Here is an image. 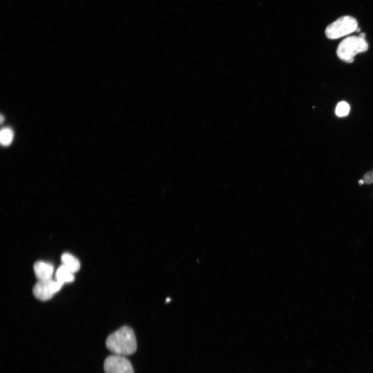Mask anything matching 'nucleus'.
Listing matches in <instances>:
<instances>
[{
  "mask_svg": "<svg viewBox=\"0 0 373 373\" xmlns=\"http://www.w3.org/2000/svg\"><path fill=\"white\" fill-rule=\"evenodd\" d=\"M106 346L115 355L129 356L136 351L135 333L130 327L124 326L110 335L106 341Z\"/></svg>",
  "mask_w": 373,
  "mask_h": 373,
  "instance_id": "f257e3e1",
  "label": "nucleus"
},
{
  "mask_svg": "<svg viewBox=\"0 0 373 373\" xmlns=\"http://www.w3.org/2000/svg\"><path fill=\"white\" fill-rule=\"evenodd\" d=\"M369 44L365 38L360 36H352L345 38L339 45L337 55L342 62L352 63L354 57L359 53L367 51Z\"/></svg>",
  "mask_w": 373,
  "mask_h": 373,
  "instance_id": "f03ea898",
  "label": "nucleus"
},
{
  "mask_svg": "<svg viewBox=\"0 0 373 373\" xmlns=\"http://www.w3.org/2000/svg\"><path fill=\"white\" fill-rule=\"evenodd\" d=\"M357 21L353 17L344 16L334 21L326 28L325 34L328 39L336 40L356 32Z\"/></svg>",
  "mask_w": 373,
  "mask_h": 373,
  "instance_id": "7ed1b4c3",
  "label": "nucleus"
},
{
  "mask_svg": "<svg viewBox=\"0 0 373 373\" xmlns=\"http://www.w3.org/2000/svg\"><path fill=\"white\" fill-rule=\"evenodd\" d=\"M63 285L56 279L52 278L37 281L33 287V293L37 299L42 301H48L60 291Z\"/></svg>",
  "mask_w": 373,
  "mask_h": 373,
  "instance_id": "20e7f679",
  "label": "nucleus"
},
{
  "mask_svg": "<svg viewBox=\"0 0 373 373\" xmlns=\"http://www.w3.org/2000/svg\"><path fill=\"white\" fill-rule=\"evenodd\" d=\"M104 370L105 373H134L130 361L125 356L115 354L106 357Z\"/></svg>",
  "mask_w": 373,
  "mask_h": 373,
  "instance_id": "39448f33",
  "label": "nucleus"
},
{
  "mask_svg": "<svg viewBox=\"0 0 373 373\" xmlns=\"http://www.w3.org/2000/svg\"><path fill=\"white\" fill-rule=\"evenodd\" d=\"M33 270L38 281L52 279L54 273V268L51 264L42 261L35 263Z\"/></svg>",
  "mask_w": 373,
  "mask_h": 373,
  "instance_id": "423d86ee",
  "label": "nucleus"
},
{
  "mask_svg": "<svg viewBox=\"0 0 373 373\" xmlns=\"http://www.w3.org/2000/svg\"><path fill=\"white\" fill-rule=\"evenodd\" d=\"M74 274L62 264L56 272L55 279L63 285L72 283L75 279Z\"/></svg>",
  "mask_w": 373,
  "mask_h": 373,
  "instance_id": "0eeeda50",
  "label": "nucleus"
},
{
  "mask_svg": "<svg viewBox=\"0 0 373 373\" xmlns=\"http://www.w3.org/2000/svg\"><path fill=\"white\" fill-rule=\"evenodd\" d=\"M63 265L73 273L78 272L81 268L78 259L71 254L65 253L61 258Z\"/></svg>",
  "mask_w": 373,
  "mask_h": 373,
  "instance_id": "6e6552de",
  "label": "nucleus"
},
{
  "mask_svg": "<svg viewBox=\"0 0 373 373\" xmlns=\"http://www.w3.org/2000/svg\"><path fill=\"white\" fill-rule=\"evenodd\" d=\"M14 138L12 129L6 128L2 129L0 133V141L4 146H8L11 144Z\"/></svg>",
  "mask_w": 373,
  "mask_h": 373,
  "instance_id": "1a4fd4ad",
  "label": "nucleus"
},
{
  "mask_svg": "<svg viewBox=\"0 0 373 373\" xmlns=\"http://www.w3.org/2000/svg\"><path fill=\"white\" fill-rule=\"evenodd\" d=\"M349 111V105L346 102L342 101L337 105L336 114L338 117H344L348 115Z\"/></svg>",
  "mask_w": 373,
  "mask_h": 373,
  "instance_id": "9d476101",
  "label": "nucleus"
},
{
  "mask_svg": "<svg viewBox=\"0 0 373 373\" xmlns=\"http://www.w3.org/2000/svg\"><path fill=\"white\" fill-rule=\"evenodd\" d=\"M363 180L365 184H371L373 183V172H368L365 174Z\"/></svg>",
  "mask_w": 373,
  "mask_h": 373,
  "instance_id": "9b49d317",
  "label": "nucleus"
},
{
  "mask_svg": "<svg viewBox=\"0 0 373 373\" xmlns=\"http://www.w3.org/2000/svg\"><path fill=\"white\" fill-rule=\"evenodd\" d=\"M359 184L360 185H363V184H364V181H363V179H361V180H360L359 181Z\"/></svg>",
  "mask_w": 373,
  "mask_h": 373,
  "instance_id": "f8f14e48",
  "label": "nucleus"
},
{
  "mask_svg": "<svg viewBox=\"0 0 373 373\" xmlns=\"http://www.w3.org/2000/svg\"><path fill=\"white\" fill-rule=\"evenodd\" d=\"M359 36H361V37H363V38H365V33H361V34L359 35Z\"/></svg>",
  "mask_w": 373,
  "mask_h": 373,
  "instance_id": "ddd939ff",
  "label": "nucleus"
},
{
  "mask_svg": "<svg viewBox=\"0 0 373 373\" xmlns=\"http://www.w3.org/2000/svg\"><path fill=\"white\" fill-rule=\"evenodd\" d=\"M4 120V118L3 117V116L2 115H1V124L3 123V122Z\"/></svg>",
  "mask_w": 373,
  "mask_h": 373,
  "instance_id": "4468645a",
  "label": "nucleus"
},
{
  "mask_svg": "<svg viewBox=\"0 0 373 373\" xmlns=\"http://www.w3.org/2000/svg\"></svg>",
  "mask_w": 373,
  "mask_h": 373,
  "instance_id": "2eb2a0df",
  "label": "nucleus"
}]
</instances>
